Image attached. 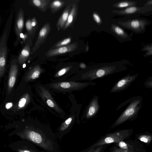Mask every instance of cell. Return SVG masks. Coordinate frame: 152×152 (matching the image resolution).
<instances>
[{
	"label": "cell",
	"mask_w": 152,
	"mask_h": 152,
	"mask_svg": "<svg viewBox=\"0 0 152 152\" xmlns=\"http://www.w3.org/2000/svg\"><path fill=\"white\" fill-rule=\"evenodd\" d=\"M126 64L122 62L101 64L90 68L82 74V79L91 81L126 70Z\"/></svg>",
	"instance_id": "cell-1"
},
{
	"label": "cell",
	"mask_w": 152,
	"mask_h": 152,
	"mask_svg": "<svg viewBox=\"0 0 152 152\" xmlns=\"http://www.w3.org/2000/svg\"><path fill=\"white\" fill-rule=\"evenodd\" d=\"M72 7L69 5L63 11L57 23L56 26L58 28H64L67 20Z\"/></svg>",
	"instance_id": "cell-17"
},
{
	"label": "cell",
	"mask_w": 152,
	"mask_h": 152,
	"mask_svg": "<svg viewBox=\"0 0 152 152\" xmlns=\"http://www.w3.org/2000/svg\"><path fill=\"white\" fill-rule=\"evenodd\" d=\"M31 21L32 26L34 28V27L36 26L37 25V22L36 19L34 17L31 20Z\"/></svg>",
	"instance_id": "cell-34"
},
{
	"label": "cell",
	"mask_w": 152,
	"mask_h": 152,
	"mask_svg": "<svg viewBox=\"0 0 152 152\" xmlns=\"http://www.w3.org/2000/svg\"><path fill=\"white\" fill-rule=\"evenodd\" d=\"M31 44L32 40L31 39H28L26 40L25 45L21 50L17 59L18 63L20 65L24 63L29 57Z\"/></svg>",
	"instance_id": "cell-15"
},
{
	"label": "cell",
	"mask_w": 152,
	"mask_h": 152,
	"mask_svg": "<svg viewBox=\"0 0 152 152\" xmlns=\"http://www.w3.org/2000/svg\"><path fill=\"white\" fill-rule=\"evenodd\" d=\"M65 1L61 0H54L51 1L50 7L52 12H56L60 9L64 5Z\"/></svg>",
	"instance_id": "cell-22"
},
{
	"label": "cell",
	"mask_w": 152,
	"mask_h": 152,
	"mask_svg": "<svg viewBox=\"0 0 152 152\" xmlns=\"http://www.w3.org/2000/svg\"><path fill=\"white\" fill-rule=\"evenodd\" d=\"M137 2L136 1L124 0L116 2L113 4V7L118 9L126 8L130 7L136 6Z\"/></svg>",
	"instance_id": "cell-21"
},
{
	"label": "cell",
	"mask_w": 152,
	"mask_h": 152,
	"mask_svg": "<svg viewBox=\"0 0 152 152\" xmlns=\"http://www.w3.org/2000/svg\"><path fill=\"white\" fill-rule=\"evenodd\" d=\"M50 1V0H31L29 1L30 4L41 10L44 11Z\"/></svg>",
	"instance_id": "cell-20"
},
{
	"label": "cell",
	"mask_w": 152,
	"mask_h": 152,
	"mask_svg": "<svg viewBox=\"0 0 152 152\" xmlns=\"http://www.w3.org/2000/svg\"><path fill=\"white\" fill-rule=\"evenodd\" d=\"M100 108L98 96L94 95L90 102L85 113V118L90 119L95 116Z\"/></svg>",
	"instance_id": "cell-13"
},
{
	"label": "cell",
	"mask_w": 152,
	"mask_h": 152,
	"mask_svg": "<svg viewBox=\"0 0 152 152\" xmlns=\"http://www.w3.org/2000/svg\"><path fill=\"white\" fill-rule=\"evenodd\" d=\"M73 120V117H69L67 118L59 128L58 132V136L61 139L63 136L68 132Z\"/></svg>",
	"instance_id": "cell-16"
},
{
	"label": "cell",
	"mask_w": 152,
	"mask_h": 152,
	"mask_svg": "<svg viewBox=\"0 0 152 152\" xmlns=\"http://www.w3.org/2000/svg\"><path fill=\"white\" fill-rule=\"evenodd\" d=\"M46 102L47 105L50 107L54 108L57 111L59 110L58 107L57 106L56 104L51 99H47Z\"/></svg>",
	"instance_id": "cell-30"
},
{
	"label": "cell",
	"mask_w": 152,
	"mask_h": 152,
	"mask_svg": "<svg viewBox=\"0 0 152 152\" xmlns=\"http://www.w3.org/2000/svg\"><path fill=\"white\" fill-rule=\"evenodd\" d=\"M138 73L134 75L128 74L119 79L110 91L111 93L120 92L127 89L137 78Z\"/></svg>",
	"instance_id": "cell-8"
},
{
	"label": "cell",
	"mask_w": 152,
	"mask_h": 152,
	"mask_svg": "<svg viewBox=\"0 0 152 152\" xmlns=\"http://www.w3.org/2000/svg\"><path fill=\"white\" fill-rule=\"evenodd\" d=\"M130 129H123L108 134L91 146L92 147H95L123 141L128 138L130 134Z\"/></svg>",
	"instance_id": "cell-6"
},
{
	"label": "cell",
	"mask_w": 152,
	"mask_h": 152,
	"mask_svg": "<svg viewBox=\"0 0 152 152\" xmlns=\"http://www.w3.org/2000/svg\"><path fill=\"white\" fill-rule=\"evenodd\" d=\"M142 98L140 96L132 97L121 103L115 109L118 110L126 104H128L113 124L111 128L120 125L127 121H133L138 117L142 107Z\"/></svg>",
	"instance_id": "cell-2"
},
{
	"label": "cell",
	"mask_w": 152,
	"mask_h": 152,
	"mask_svg": "<svg viewBox=\"0 0 152 152\" xmlns=\"http://www.w3.org/2000/svg\"><path fill=\"white\" fill-rule=\"evenodd\" d=\"M144 85L147 88H152V78L151 77H149L145 82Z\"/></svg>",
	"instance_id": "cell-31"
},
{
	"label": "cell",
	"mask_w": 152,
	"mask_h": 152,
	"mask_svg": "<svg viewBox=\"0 0 152 152\" xmlns=\"http://www.w3.org/2000/svg\"><path fill=\"white\" fill-rule=\"evenodd\" d=\"M12 103H7L5 106L6 108L7 109L10 108L12 106Z\"/></svg>",
	"instance_id": "cell-36"
},
{
	"label": "cell",
	"mask_w": 152,
	"mask_h": 152,
	"mask_svg": "<svg viewBox=\"0 0 152 152\" xmlns=\"http://www.w3.org/2000/svg\"><path fill=\"white\" fill-rule=\"evenodd\" d=\"M72 67V66H68L62 68L56 73V76L59 77L63 75L69 71Z\"/></svg>",
	"instance_id": "cell-28"
},
{
	"label": "cell",
	"mask_w": 152,
	"mask_h": 152,
	"mask_svg": "<svg viewBox=\"0 0 152 152\" xmlns=\"http://www.w3.org/2000/svg\"><path fill=\"white\" fill-rule=\"evenodd\" d=\"M92 15L94 20L98 26L101 25L102 24V21L98 14L96 12H94Z\"/></svg>",
	"instance_id": "cell-29"
},
{
	"label": "cell",
	"mask_w": 152,
	"mask_h": 152,
	"mask_svg": "<svg viewBox=\"0 0 152 152\" xmlns=\"http://www.w3.org/2000/svg\"><path fill=\"white\" fill-rule=\"evenodd\" d=\"M77 10V7L76 4H73L68 15L67 21L63 28V30L66 29L72 24L76 17Z\"/></svg>",
	"instance_id": "cell-18"
},
{
	"label": "cell",
	"mask_w": 152,
	"mask_h": 152,
	"mask_svg": "<svg viewBox=\"0 0 152 152\" xmlns=\"http://www.w3.org/2000/svg\"><path fill=\"white\" fill-rule=\"evenodd\" d=\"M71 37H68L65 38L53 45L51 48L50 49H52L67 45L71 42Z\"/></svg>",
	"instance_id": "cell-23"
},
{
	"label": "cell",
	"mask_w": 152,
	"mask_h": 152,
	"mask_svg": "<svg viewBox=\"0 0 152 152\" xmlns=\"http://www.w3.org/2000/svg\"><path fill=\"white\" fill-rule=\"evenodd\" d=\"M110 30L114 36L121 42L132 40L129 34L115 24H111Z\"/></svg>",
	"instance_id": "cell-14"
},
{
	"label": "cell",
	"mask_w": 152,
	"mask_h": 152,
	"mask_svg": "<svg viewBox=\"0 0 152 152\" xmlns=\"http://www.w3.org/2000/svg\"><path fill=\"white\" fill-rule=\"evenodd\" d=\"M80 67L83 69H85L86 67V66L84 63H81L80 64Z\"/></svg>",
	"instance_id": "cell-37"
},
{
	"label": "cell",
	"mask_w": 152,
	"mask_h": 152,
	"mask_svg": "<svg viewBox=\"0 0 152 152\" xmlns=\"http://www.w3.org/2000/svg\"><path fill=\"white\" fill-rule=\"evenodd\" d=\"M17 59H13L11 61L8 83L7 91L8 94L11 92L15 85L18 71V66Z\"/></svg>",
	"instance_id": "cell-12"
},
{
	"label": "cell",
	"mask_w": 152,
	"mask_h": 152,
	"mask_svg": "<svg viewBox=\"0 0 152 152\" xmlns=\"http://www.w3.org/2000/svg\"><path fill=\"white\" fill-rule=\"evenodd\" d=\"M118 24L125 29L130 30L136 34H142L146 31V27L151 22L148 19L140 18H124Z\"/></svg>",
	"instance_id": "cell-4"
},
{
	"label": "cell",
	"mask_w": 152,
	"mask_h": 152,
	"mask_svg": "<svg viewBox=\"0 0 152 152\" xmlns=\"http://www.w3.org/2000/svg\"><path fill=\"white\" fill-rule=\"evenodd\" d=\"M25 26L27 31V35L28 37L33 34L34 31V28L32 26L31 20L28 19L26 21Z\"/></svg>",
	"instance_id": "cell-24"
},
{
	"label": "cell",
	"mask_w": 152,
	"mask_h": 152,
	"mask_svg": "<svg viewBox=\"0 0 152 152\" xmlns=\"http://www.w3.org/2000/svg\"><path fill=\"white\" fill-rule=\"evenodd\" d=\"M112 152H128V151L127 149L119 148L115 149Z\"/></svg>",
	"instance_id": "cell-33"
},
{
	"label": "cell",
	"mask_w": 152,
	"mask_h": 152,
	"mask_svg": "<svg viewBox=\"0 0 152 152\" xmlns=\"http://www.w3.org/2000/svg\"><path fill=\"white\" fill-rule=\"evenodd\" d=\"M103 145H99L94 147L91 146L80 152H100L102 149Z\"/></svg>",
	"instance_id": "cell-26"
},
{
	"label": "cell",
	"mask_w": 152,
	"mask_h": 152,
	"mask_svg": "<svg viewBox=\"0 0 152 152\" xmlns=\"http://www.w3.org/2000/svg\"><path fill=\"white\" fill-rule=\"evenodd\" d=\"M144 5L149 7H152V0L147 1Z\"/></svg>",
	"instance_id": "cell-35"
},
{
	"label": "cell",
	"mask_w": 152,
	"mask_h": 152,
	"mask_svg": "<svg viewBox=\"0 0 152 152\" xmlns=\"http://www.w3.org/2000/svg\"><path fill=\"white\" fill-rule=\"evenodd\" d=\"M78 43L74 42L58 48L50 49L45 54L48 57H52L60 54L73 51L77 48Z\"/></svg>",
	"instance_id": "cell-11"
},
{
	"label": "cell",
	"mask_w": 152,
	"mask_h": 152,
	"mask_svg": "<svg viewBox=\"0 0 152 152\" xmlns=\"http://www.w3.org/2000/svg\"><path fill=\"white\" fill-rule=\"evenodd\" d=\"M27 102L26 98L23 97L19 100L18 103V106L20 108L23 107L25 105Z\"/></svg>",
	"instance_id": "cell-32"
},
{
	"label": "cell",
	"mask_w": 152,
	"mask_h": 152,
	"mask_svg": "<svg viewBox=\"0 0 152 152\" xmlns=\"http://www.w3.org/2000/svg\"><path fill=\"white\" fill-rule=\"evenodd\" d=\"M96 83L92 82L84 83L74 82H62L51 84L50 86L53 89L60 91H71L83 89L90 85L95 86Z\"/></svg>",
	"instance_id": "cell-7"
},
{
	"label": "cell",
	"mask_w": 152,
	"mask_h": 152,
	"mask_svg": "<svg viewBox=\"0 0 152 152\" xmlns=\"http://www.w3.org/2000/svg\"><path fill=\"white\" fill-rule=\"evenodd\" d=\"M14 12L12 11L6 22L2 35L0 38V78L5 71L8 49L7 41L9 37Z\"/></svg>",
	"instance_id": "cell-3"
},
{
	"label": "cell",
	"mask_w": 152,
	"mask_h": 152,
	"mask_svg": "<svg viewBox=\"0 0 152 152\" xmlns=\"http://www.w3.org/2000/svg\"><path fill=\"white\" fill-rule=\"evenodd\" d=\"M42 71V69L39 65L34 66L26 76L25 80L28 81L34 80L38 78Z\"/></svg>",
	"instance_id": "cell-19"
},
{
	"label": "cell",
	"mask_w": 152,
	"mask_h": 152,
	"mask_svg": "<svg viewBox=\"0 0 152 152\" xmlns=\"http://www.w3.org/2000/svg\"><path fill=\"white\" fill-rule=\"evenodd\" d=\"M142 51H146L143 56L145 57L151 55L152 54V45L151 43L145 45L141 49Z\"/></svg>",
	"instance_id": "cell-25"
},
{
	"label": "cell",
	"mask_w": 152,
	"mask_h": 152,
	"mask_svg": "<svg viewBox=\"0 0 152 152\" xmlns=\"http://www.w3.org/2000/svg\"><path fill=\"white\" fill-rule=\"evenodd\" d=\"M51 29L50 25L49 23H46L41 28L39 33L35 44L32 48V53L35 52L45 42Z\"/></svg>",
	"instance_id": "cell-10"
},
{
	"label": "cell",
	"mask_w": 152,
	"mask_h": 152,
	"mask_svg": "<svg viewBox=\"0 0 152 152\" xmlns=\"http://www.w3.org/2000/svg\"><path fill=\"white\" fill-rule=\"evenodd\" d=\"M24 25V12L23 10L20 9L18 11L15 19V32L16 39L14 43V46H16L19 43L21 38V34L23 30Z\"/></svg>",
	"instance_id": "cell-9"
},
{
	"label": "cell",
	"mask_w": 152,
	"mask_h": 152,
	"mask_svg": "<svg viewBox=\"0 0 152 152\" xmlns=\"http://www.w3.org/2000/svg\"><path fill=\"white\" fill-rule=\"evenodd\" d=\"M114 15L123 16L124 18H136L140 16H149L152 13V7L144 5L142 7L136 6L112 11Z\"/></svg>",
	"instance_id": "cell-5"
},
{
	"label": "cell",
	"mask_w": 152,
	"mask_h": 152,
	"mask_svg": "<svg viewBox=\"0 0 152 152\" xmlns=\"http://www.w3.org/2000/svg\"><path fill=\"white\" fill-rule=\"evenodd\" d=\"M152 136L149 135H142L138 137V139L141 141L146 143L150 142L152 139Z\"/></svg>",
	"instance_id": "cell-27"
}]
</instances>
